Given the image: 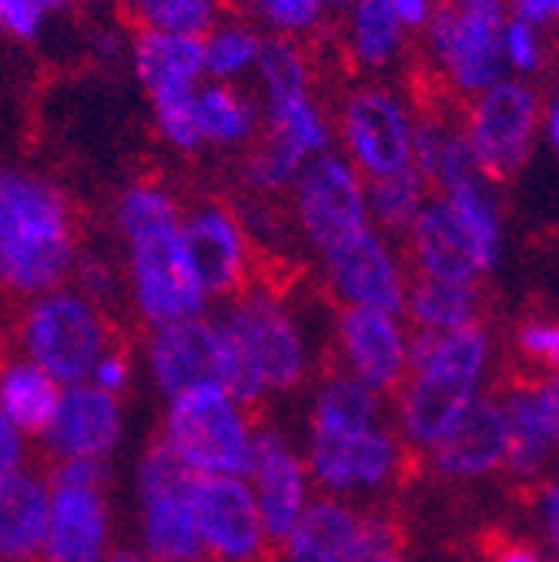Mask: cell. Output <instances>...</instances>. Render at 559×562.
<instances>
[{"mask_svg": "<svg viewBox=\"0 0 559 562\" xmlns=\"http://www.w3.org/2000/svg\"><path fill=\"white\" fill-rule=\"evenodd\" d=\"M181 211L185 201L158 178H134L111 201L124 305L142 328L212 312L185 248Z\"/></svg>", "mask_w": 559, "mask_h": 562, "instance_id": "6da1fadb", "label": "cell"}, {"mask_svg": "<svg viewBox=\"0 0 559 562\" xmlns=\"http://www.w3.org/2000/svg\"><path fill=\"white\" fill-rule=\"evenodd\" d=\"M219 331V385L258 412L271 395H292L318 375V345L299 302L265 281L212 308Z\"/></svg>", "mask_w": 559, "mask_h": 562, "instance_id": "7a4b0ae2", "label": "cell"}, {"mask_svg": "<svg viewBox=\"0 0 559 562\" xmlns=\"http://www.w3.org/2000/svg\"><path fill=\"white\" fill-rule=\"evenodd\" d=\"M81 248L71 191L37 168H0V292L27 302L67 285Z\"/></svg>", "mask_w": 559, "mask_h": 562, "instance_id": "3957f363", "label": "cell"}, {"mask_svg": "<svg viewBox=\"0 0 559 562\" xmlns=\"http://www.w3.org/2000/svg\"><path fill=\"white\" fill-rule=\"evenodd\" d=\"M412 331V328H409ZM496 369V331L485 322L459 331H412L409 372L389 395V418L412 456H426L452 422L489 392Z\"/></svg>", "mask_w": 559, "mask_h": 562, "instance_id": "277c9868", "label": "cell"}, {"mask_svg": "<svg viewBox=\"0 0 559 562\" xmlns=\"http://www.w3.org/2000/svg\"><path fill=\"white\" fill-rule=\"evenodd\" d=\"M402 251L412 278L482 285L506 251L500 188L482 175L436 188L423 215L402 238Z\"/></svg>", "mask_w": 559, "mask_h": 562, "instance_id": "5b68a950", "label": "cell"}, {"mask_svg": "<svg viewBox=\"0 0 559 562\" xmlns=\"http://www.w3.org/2000/svg\"><path fill=\"white\" fill-rule=\"evenodd\" d=\"M332 108L335 151L366 181L412 168L418 104L395 78H356Z\"/></svg>", "mask_w": 559, "mask_h": 562, "instance_id": "8992f818", "label": "cell"}, {"mask_svg": "<svg viewBox=\"0 0 559 562\" xmlns=\"http://www.w3.org/2000/svg\"><path fill=\"white\" fill-rule=\"evenodd\" d=\"M255 429V412L219 382H198L161 402L158 436L194 475L245 479Z\"/></svg>", "mask_w": 559, "mask_h": 562, "instance_id": "52a82bcc", "label": "cell"}, {"mask_svg": "<svg viewBox=\"0 0 559 562\" xmlns=\"http://www.w3.org/2000/svg\"><path fill=\"white\" fill-rule=\"evenodd\" d=\"M111 341V312L81 295L71 281L21 302L18 351L64 389L88 382L98 356Z\"/></svg>", "mask_w": 559, "mask_h": 562, "instance_id": "ba28073f", "label": "cell"}, {"mask_svg": "<svg viewBox=\"0 0 559 562\" xmlns=\"http://www.w3.org/2000/svg\"><path fill=\"white\" fill-rule=\"evenodd\" d=\"M251 81L261 111V134L295 148L305 161L335 151L332 108L318 91L315 64L305 44L265 37Z\"/></svg>", "mask_w": 559, "mask_h": 562, "instance_id": "9c48e42d", "label": "cell"}, {"mask_svg": "<svg viewBox=\"0 0 559 562\" xmlns=\"http://www.w3.org/2000/svg\"><path fill=\"white\" fill-rule=\"evenodd\" d=\"M506 18V0H439L418 44L433 81L452 101H469L506 75L500 57Z\"/></svg>", "mask_w": 559, "mask_h": 562, "instance_id": "30bf717a", "label": "cell"}, {"mask_svg": "<svg viewBox=\"0 0 559 562\" xmlns=\"http://www.w3.org/2000/svg\"><path fill=\"white\" fill-rule=\"evenodd\" d=\"M302 456L322 496L376 506L402 482L412 456L392 429V418L356 429H305Z\"/></svg>", "mask_w": 559, "mask_h": 562, "instance_id": "8fae6325", "label": "cell"}, {"mask_svg": "<svg viewBox=\"0 0 559 562\" xmlns=\"http://www.w3.org/2000/svg\"><path fill=\"white\" fill-rule=\"evenodd\" d=\"M295 245L315 261L353 245L372 228L366 178L338 151L312 158L286 194Z\"/></svg>", "mask_w": 559, "mask_h": 562, "instance_id": "7c38bea8", "label": "cell"}, {"mask_svg": "<svg viewBox=\"0 0 559 562\" xmlns=\"http://www.w3.org/2000/svg\"><path fill=\"white\" fill-rule=\"evenodd\" d=\"M194 472L155 432L134 465L137 552L148 562H204L194 526L191 488Z\"/></svg>", "mask_w": 559, "mask_h": 562, "instance_id": "4fadbf2b", "label": "cell"}, {"mask_svg": "<svg viewBox=\"0 0 559 562\" xmlns=\"http://www.w3.org/2000/svg\"><path fill=\"white\" fill-rule=\"evenodd\" d=\"M539 88L510 75L462 101L459 131L482 178L503 184L526 171L539 148Z\"/></svg>", "mask_w": 559, "mask_h": 562, "instance_id": "5bb4252c", "label": "cell"}, {"mask_svg": "<svg viewBox=\"0 0 559 562\" xmlns=\"http://www.w3.org/2000/svg\"><path fill=\"white\" fill-rule=\"evenodd\" d=\"M108 482V462L67 459L47 465L51 506L41 562H108L118 546Z\"/></svg>", "mask_w": 559, "mask_h": 562, "instance_id": "9a60e30c", "label": "cell"}, {"mask_svg": "<svg viewBox=\"0 0 559 562\" xmlns=\"http://www.w3.org/2000/svg\"><path fill=\"white\" fill-rule=\"evenodd\" d=\"M395 549L402 536L389 513L315 492L299 522L275 542L271 562H372Z\"/></svg>", "mask_w": 559, "mask_h": 562, "instance_id": "2e32d148", "label": "cell"}, {"mask_svg": "<svg viewBox=\"0 0 559 562\" xmlns=\"http://www.w3.org/2000/svg\"><path fill=\"white\" fill-rule=\"evenodd\" d=\"M181 235L198 285L212 308L255 281L258 251L242 225L235 201L219 194L188 201L181 211Z\"/></svg>", "mask_w": 559, "mask_h": 562, "instance_id": "e0dca14e", "label": "cell"}, {"mask_svg": "<svg viewBox=\"0 0 559 562\" xmlns=\"http://www.w3.org/2000/svg\"><path fill=\"white\" fill-rule=\"evenodd\" d=\"M409 335L405 318L395 312L335 305L328 322L332 369L389 398L409 372Z\"/></svg>", "mask_w": 559, "mask_h": 562, "instance_id": "ac0fdd59", "label": "cell"}, {"mask_svg": "<svg viewBox=\"0 0 559 562\" xmlns=\"http://www.w3.org/2000/svg\"><path fill=\"white\" fill-rule=\"evenodd\" d=\"M315 268L322 278V292L332 305L382 308L402 315L412 271L402 241L382 235L379 228H369L353 245L315 261Z\"/></svg>", "mask_w": 559, "mask_h": 562, "instance_id": "d6986e66", "label": "cell"}, {"mask_svg": "<svg viewBox=\"0 0 559 562\" xmlns=\"http://www.w3.org/2000/svg\"><path fill=\"white\" fill-rule=\"evenodd\" d=\"M245 482L255 496L268 546L275 549V542L299 522V516L315 496L302 446L286 429L271 426V422H258Z\"/></svg>", "mask_w": 559, "mask_h": 562, "instance_id": "ffe728a7", "label": "cell"}, {"mask_svg": "<svg viewBox=\"0 0 559 562\" xmlns=\"http://www.w3.org/2000/svg\"><path fill=\"white\" fill-rule=\"evenodd\" d=\"M191 509L204 562H268L271 546L242 475H198Z\"/></svg>", "mask_w": 559, "mask_h": 562, "instance_id": "44dd1931", "label": "cell"}, {"mask_svg": "<svg viewBox=\"0 0 559 562\" xmlns=\"http://www.w3.org/2000/svg\"><path fill=\"white\" fill-rule=\"evenodd\" d=\"M500 398L510 422V456L503 472L513 482L529 485L543 479L559 456V379L529 375L513 382Z\"/></svg>", "mask_w": 559, "mask_h": 562, "instance_id": "7402d4cb", "label": "cell"}, {"mask_svg": "<svg viewBox=\"0 0 559 562\" xmlns=\"http://www.w3.org/2000/svg\"><path fill=\"white\" fill-rule=\"evenodd\" d=\"M124 442V398H114L91 382L67 385L51 429L37 442L51 462L88 459L108 462Z\"/></svg>", "mask_w": 559, "mask_h": 562, "instance_id": "603a6c76", "label": "cell"}, {"mask_svg": "<svg viewBox=\"0 0 559 562\" xmlns=\"http://www.w3.org/2000/svg\"><path fill=\"white\" fill-rule=\"evenodd\" d=\"M510 456V422L503 398L485 392L479 395L456 422L452 429L426 452L429 469L449 482H476L500 475Z\"/></svg>", "mask_w": 559, "mask_h": 562, "instance_id": "cb8c5ba5", "label": "cell"}, {"mask_svg": "<svg viewBox=\"0 0 559 562\" xmlns=\"http://www.w3.org/2000/svg\"><path fill=\"white\" fill-rule=\"evenodd\" d=\"M124 60L148 101V111L188 104L204 85L201 34L131 31Z\"/></svg>", "mask_w": 559, "mask_h": 562, "instance_id": "d4e9b609", "label": "cell"}, {"mask_svg": "<svg viewBox=\"0 0 559 562\" xmlns=\"http://www.w3.org/2000/svg\"><path fill=\"white\" fill-rule=\"evenodd\" d=\"M142 359L161 402L198 382H219V331L212 312L145 328Z\"/></svg>", "mask_w": 559, "mask_h": 562, "instance_id": "484cf974", "label": "cell"}, {"mask_svg": "<svg viewBox=\"0 0 559 562\" xmlns=\"http://www.w3.org/2000/svg\"><path fill=\"white\" fill-rule=\"evenodd\" d=\"M335 37L356 78H395L412 57V34L382 0H342Z\"/></svg>", "mask_w": 559, "mask_h": 562, "instance_id": "4316f807", "label": "cell"}, {"mask_svg": "<svg viewBox=\"0 0 559 562\" xmlns=\"http://www.w3.org/2000/svg\"><path fill=\"white\" fill-rule=\"evenodd\" d=\"M47 506V472L34 465L0 472V562H41Z\"/></svg>", "mask_w": 559, "mask_h": 562, "instance_id": "83f0119b", "label": "cell"}, {"mask_svg": "<svg viewBox=\"0 0 559 562\" xmlns=\"http://www.w3.org/2000/svg\"><path fill=\"white\" fill-rule=\"evenodd\" d=\"M194 131L204 151L242 155L261 134V111L255 91L245 85L204 81L194 94Z\"/></svg>", "mask_w": 559, "mask_h": 562, "instance_id": "f1b7e54d", "label": "cell"}, {"mask_svg": "<svg viewBox=\"0 0 559 562\" xmlns=\"http://www.w3.org/2000/svg\"><path fill=\"white\" fill-rule=\"evenodd\" d=\"M485 299L479 285L462 281H436V278H412L402 302V318L412 331H459L482 318Z\"/></svg>", "mask_w": 559, "mask_h": 562, "instance_id": "f546056e", "label": "cell"}, {"mask_svg": "<svg viewBox=\"0 0 559 562\" xmlns=\"http://www.w3.org/2000/svg\"><path fill=\"white\" fill-rule=\"evenodd\" d=\"M60 395L64 385L27 362L21 351L0 362V408L31 442H41L51 429Z\"/></svg>", "mask_w": 559, "mask_h": 562, "instance_id": "4dcf8cb0", "label": "cell"}, {"mask_svg": "<svg viewBox=\"0 0 559 562\" xmlns=\"http://www.w3.org/2000/svg\"><path fill=\"white\" fill-rule=\"evenodd\" d=\"M265 31L245 14H225L201 34L204 81L219 85H248L258 70L265 50Z\"/></svg>", "mask_w": 559, "mask_h": 562, "instance_id": "1f68e13d", "label": "cell"}, {"mask_svg": "<svg viewBox=\"0 0 559 562\" xmlns=\"http://www.w3.org/2000/svg\"><path fill=\"white\" fill-rule=\"evenodd\" d=\"M429 198H433V184L415 168H405V171L379 178V181H366L372 228H379L382 235H389L395 241H402L409 235V228L415 225L418 215H423Z\"/></svg>", "mask_w": 559, "mask_h": 562, "instance_id": "d6a6232c", "label": "cell"}, {"mask_svg": "<svg viewBox=\"0 0 559 562\" xmlns=\"http://www.w3.org/2000/svg\"><path fill=\"white\" fill-rule=\"evenodd\" d=\"M305 165L309 161L295 148L282 145V140H275L268 134H258L255 145L238 155V184L245 198L286 201V194L292 191Z\"/></svg>", "mask_w": 559, "mask_h": 562, "instance_id": "836d02e7", "label": "cell"}, {"mask_svg": "<svg viewBox=\"0 0 559 562\" xmlns=\"http://www.w3.org/2000/svg\"><path fill=\"white\" fill-rule=\"evenodd\" d=\"M342 0H242V14L268 37L312 41L335 24Z\"/></svg>", "mask_w": 559, "mask_h": 562, "instance_id": "e575fe53", "label": "cell"}, {"mask_svg": "<svg viewBox=\"0 0 559 562\" xmlns=\"http://www.w3.org/2000/svg\"><path fill=\"white\" fill-rule=\"evenodd\" d=\"M131 31L204 34L228 14V0H118Z\"/></svg>", "mask_w": 559, "mask_h": 562, "instance_id": "d590c367", "label": "cell"}, {"mask_svg": "<svg viewBox=\"0 0 559 562\" xmlns=\"http://www.w3.org/2000/svg\"><path fill=\"white\" fill-rule=\"evenodd\" d=\"M500 57H503V70L510 78L536 81L539 75H546V67L552 60L549 34L543 27L510 14L503 24V34H500Z\"/></svg>", "mask_w": 559, "mask_h": 562, "instance_id": "8d00e7d4", "label": "cell"}, {"mask_svg": "<svg viewBox=\"0 0 559 562\" xmlns=\"http://www.w3.org/2000/svg\"><path fill=\"white\" fill-rule=\"evenodd\" d=\"M71 285L88 295L94 305H101L104 312H111V305L124 302V278H121V261L118 255H108L101 248L85 245L81 258L75 265Z\"/></svg>", "mask_w": 559, "mask_h": 562, "instance_id": "74e56055", "label": "cell"}, {"mask_svg": "<svg viewBox=\"0 0 559 562\" xmlns=\"http://www.w3.org/2000/svg\"><path fill=\"white\" fill-rule=\"evenodd\" d=\"M516 356L539 375L559 379V322L556 318H526L516 335Z\"/></svg>", "mask_w": 559, "mask_h": 562, "instance_id": "f35d334b", "label": "cell"}, {"mask_svg": "<svg viewBox=\"0 0 559 562\" xmlns=\"http://www.w3.org/2000/svg\"><path fill=\"white\" fill-rule=\"evenodd\" d=\"M51 21L37 0H0V34L18 44H37Z\"/></svg>", "mask_w": 559, "mask_h": 562, "instance_id": "ab89813d", "label": "cell"}, {"mask_svg": "<svg viewBox=\"0 0 559 562\" xmlns=\"http://www.w3.org/2000/svg\"><path fill=\"white\" fill-rule=\"evenodd\" d=\"M88 382H91L94 389L114 395V398H124V395L131 392V385H134V356H131V351H127L124 345L111 341V345L101 351V356H98V362H94Z\"/></svg>", "mask_w": 559, "mask_h": 562, "instance_id": "60d3db41", "label": "cell"}, {"mask_svg": "<svg viewBox=\"0 0 559 562\" xmlns=\"http://www.w3.org/2000/svg\"><path fill=\"white\" fill-rule=\"evenodd\" d=\"M536 516H539V532L546 542L543 549L549 552L552 562H559V456L552 462V475L536 492Z\"/></svg>", "mask_w": 559, "mask_h": 562, "instance_id": "b9f144b4", "label": "cell"}, {"mask_svg": "<svg viewBox=\"0 0 559 562\" xmlns=\"http://www.w3.org/2000/svg\"><path fill=\"white\" fill-rule=\"evenodd\" d=\"M27 456H31V439L4 415V408H0V472L31 465Z\"/></svg>", "mask_w": 559, "mask_h": 562, "instance_id": "7bdbcfd3", "label": "cell"}, {"mask_svg": "<svg viewBox=\"0 0 559 562\" xmlns=\"http://www.w3.org/2000/svg\"><path fill=\"white\" fill-rule=\"evenodd\" d=\"M382 4L392 11V18L412 34V37H418L426 27H429V21H433V14H436V8H439V0H382Z\"/></svg>", "mask_w": 559, "mask_h": 562, "instance_id": "ee69618b", "label": "cell"}, {"mask_svg": "<svg viewBox=\"0 0 559 562\" xmlns=\"http://www.w3.org/2000/svg\"><path fill=\"white\" fill-rule=\"evenodd\" d=\"M513 18L543 27L546 34L559 31V0H506Z\"/></svg>", "mask_w": 559, "mask_h": 562, "instance_id": "f6af8a7d", "label": "cell"}, {"mask_svg": "<svg viewBox=\"0 0 559 562\" xmlns=\"http://www.w3.org/2000/svg\"><path fill=\"white\" fill-rule=\"evenodd\" d=\"M539 145L559 165V85H552L543 94V108H539Z\"/></svg>", "mask_w": 559, "mask_h": 562, "instance_id": "bcb514c9", "label": "cell"}, {"mask_svg": "<svg viewBox=\"0 0 559 562\" xmlns=\"http://www.w3.org/2000/svg\"><path fill=\"white\" fill-rule=\"evenodd\" d=\"M485 562H552L546 549L533 546V542H523V539H503L489 549Z\"/></svg>", "mask_w": 559, "mask_h": 562, "instance_id": "7dc6e473", "label": "cell"}, {"mask_svg": "<svg viewBox=\"0 0 559 562\" xmlns=\"http://www.w3.org/2000/svg\"><path fill=\"white\" fill-rule=\"evenodd\" d=\"M127 41H131V31L101 27V31H94V37H91V54L101 57V60H124V57H127Z\"/></svg>", "mask_w": 559, "mask_h": 562, "instance_id": "c3c4849f", "label": "cell"}, {"mask_svg": "<svg viewBox=\"0 0 559 562\" xmlns=\"http://www.w3.org/2000/svg\"><path fill=\"white\" fill-rule=\"evenodd\" d=\"M41 4V11L47 14V21H60V18H71V14H78L88 0H37Z\"/></svg>", "mask_w": 559, "mask_h": 562, "instance_id": "681fc988", "label": "cell"}, {"mask_svg": "<svg viewBox=\"0 0 559 562\" xmlns=\"http://www.w3.org/2000/svg\"><path fill=\"white\" fill-rule=\"evenodd\" d=\"M108 562H148V559L137 552V546H114Z\"/></svg>", "mask_w": 559, "mask_h": 562, "instance_id": "f907efd6", "label": "cell"}, {"mask_svg": "<svg viewBox=\"0 0 559 562\" xmlns=\"http://www.w3.org/2000/svg\"><path fill=\"white\" fill-rule=\"evenodd\" d=\"M372 562H409V559L402 555V549H395V552H382V555H376Z\"/></svg>", "mask_w": 559, "mask_h": 562, "instance_id": "816d5d0a", "label": "cell"}, {"mask_svg": "<svg viewBox=\"0 0 559 562\" xmlns=\"http://www.w3.org/2000/svg\"><path fill=\"white\" fill-rule=\"evenodd\" d=\"M0 168H4V165H0Z\"/></svg>", "mask_w": 559, "mask_h": 562, "instance_id": "f5cc1de1", "label": "cell"}, {"mask_svg": "<svg viewBox=\"0 0 559 562\" xmlns=\"http://www.w3.org/2000/svg\"><path fill=\"white\" fill-rule=\"evenodd\" d=\"M268 562H271V559H268Z\"/></svg>", "mask_w": 559, "mask_h": 562, "instance_id": "db71d44e", "label": "cell"}]
</instances>
